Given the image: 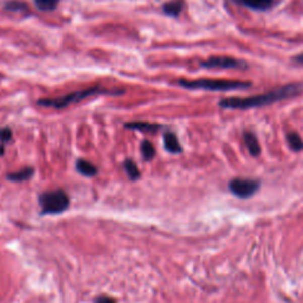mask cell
<instances>
[{
	"label": "cell",
	"instance_id": "6da1fadb",
	"mask_svg": "<svg viewBox=\"0 0 303 303\" xmlns=\"http://www.w3.org/2000/svg\"><path fill=\"white\" fill-rule=\"evenodd\" d=\"M302 86L301 84H289V86L282 87L280 89L269 91V93L257 95V96L251 97H229L224 98L219 102V105L225 109H250L268 105L275 102L285 100V98H290L297 96L301 94Z\"/></svg>",
	"mask_w": 303,
	"mask_h": 303
},
{
	"label": "cell",
	"instance_id": "7a4b0ae2",
	"mask_svg": "<svg viewBox=\"0 0 303 303\" xmlns=\"http://www.w3.org/2000/svg\"><path fill=\"white\" fill-rule=\"evenodd\" d=\"M179 84L187 89H203L211 91H230L247 89L251 86L249 82L232 81V80H196L186 81L180 80Z\"/></svg>",
	"mask_w": 303,
	"mask_h": 303
},
{
	"label": "cell",
	"instance_id": "3957f363",
	"mask_svg": "<svg viewBox=\"0 0 303 303\" xmlns=\"http://www.w3.org/2000/svg\"><path fill=\"white\" fill-rule=\"evenodd\" d=\"M43 214H58L64 212L69 206V198L60 190L44 192L39 197Z\"/></svg>",
	"mask_w": 303,
	"mask_h": 303
},
{
	"label": "cell",
	"instance_id": "277c9868",
	"mask_svg": "<svg viewBox=\"0 0 303 303\" xmlns=\"http://www.w3.org/2000/svg\"><path fill=\"white\" fill-rule=\"evenodd\" d=\"M102 93H108V91L102 90L100 88H91V89L77 91V93H71L68 94L63 97L54 98V100H40L38 103L40 105H45V107H53V108H64L67 105L71 103H76L80 102L88 96H91L94 94H102Z\"/></svg>",
	"mask_w": 303,
	"mask_h": 303
},
{
	"label": "cell",
	"instance_id": "5b68a950",
	"mask_svg": "<svg viewBox=\"0 0 303 303\" xmlns=\"http://www.w3.org/2000/svg\"><path fill=\"white\" fill-rule=\"evenodd\" d=\"M260 185L261 184L258 180L236 178L231 180L229 184V189L238 198L247 199L253 197L260 190Z\"/></svg>",
	"mask_w": 303,
	"mask_h": 303
},
{
	"label": "cell",
	"instance_id": "8992f818",
	"mask_svg": "<svg viewBox=\"0 0 303 303\" xmlns=\"http://www.w3.org/2000/svg\"><path fill=\"white\" fill-rule=\"evenodd\" d=\"M244 66L239 60L231 58V57H212L202 63L204 68H219V69H236Z\"/></svg>",
	"mask_w": 303,
	"mask_h": 303
},
{
	"label": "cell",
	"instance_id": "52a82bcc",
	"mask_svg": "<svg viewBox=\"0 0 303 303\" xmlns=\"http://www.w3.org/2000/svg\"><path fill=\"white\" fill-rule=\"evenodd\" d=\"M244 141L251 155L258 156L261 154V146L256 135L253 134L251 132H244Z\"/></svg>",
	"mask_w": 303,
	"mask_h": 303
},
{
	"label": "cell",
	"instance_id": "ba28073f",
	"mask_svg": "<svg viewBox=\"0 0 303 303\" xmlns=\"http://www.w3.org/2000/svg\"><path fill=\"white\" fill-rule=\"evenodd\" d=\"M234 2L240 3V4H243L244 6H248V8L253 10L264 11V10H268L269 8H271L274 0H234Z\"/></svg>",
	"mask_w": 303,
	"mask_h": 303
},
{
	"label": "cell",
	"instance_id": "9c48e42d",
	"mask_svg": "<svg viewBox=\"0 0 303 303\" xmlns=\"http://www.w3.org/2000/svg\"><path fill=\"white\" fill-rule=\"evenodd\" d=\"M163 142H165V148L169 153L176 154V153L181 152V146L179 144L178 138L173 133H166L165 138H163Z\"/></svg>",
	"mask_w": 303,
	"mask_h": 303
},
{
	"label": "cell",
	"instance_id": "30bf717a",
	"mask_svg": "<svg viewBox=\"0 0 303 303\" xmlns=\"http://www.w3.org/2000/svg\"><path fill=\"white\" fill-rule=\"evenodd\" d=\"M76 168L77 171L81 173V174L86 175V176H94L96 175L97 173V168L95 167L93 163H90L87 160H78L76 162Z\"/></svg>",
	"mask_w": 303,
	"mask_h": 303
},
{
	"label": "cell",
	"instance_id": "8fae6325",
	"mask_svg": "<svg viewBox=\"0 0 303 303\" xmlns=\"http://www.w3.org/2000/svg\"><path fill=\"white\" fill-rule=\"evenodd\" d=\"M183 6L184 4L181 0H173V2H169L163 5V12L171 17H178L180 12H181Z\"/></svg>",
	"mask_w": 303,
	"mask_h": 303
},
{
	"label": "cell",
	"instance_id": "7c38bea8",
	"mask_svg": "<svg viewBox=\"0 0 303 303\" xmlns=\"http://www.w3.org/2000/svg\"><path fill=\"white\" fill-rule=\"evenodd\" d=\"M33 175V169L30 167L23 168L18 172L15 173H10L8 174V179L12 180V181H24V180L30 179Z\"/></svg>",
	"mask_w": 303,
	"mask_h": 303
},
{
	"label": "cell",
	"instance_id": "4fadbf2b",
	"mask_svg": "<svg viewBox=\"0 0 303 303\" xmlns=\"http://www.w3.org/2000/svg\"><path fill=\"white\" fill-rule=\"evenodd\" d=\"M287 140L292 151L299 152L303 149V140L297 133H289L287 135Z\"/></svg>",
	"mask_w": 303,
	"mask_h": 303
},
{
	"label": "cell",
	"instance_id": "5bb4252c",
	"mask_svg": "<svg viewBox=\"0 0 303 303\" xmlns=\"http://www.w3.org/2000/svg\"><path fill=\"white\" fill-rule=\"evenodd\" d=\"M126 127L129 129H138L142 132H155L159 129V126L146 124V122H131V124H126Z\"/></svg>",
	"mask_w": 303,
	"mask_h": 303
},
{
	"label": "cell",
	"instance_id": "9a60e30c",
	"mask_svg": "<svg viewBox=\"0 0 303 303\" xmlns=\"http://www.w3.org/2000/svg\"><path fill=\"white\" fill-rule=\"evenodd\" d=\"M124 166L129 179L136 180L140 176V171L138 169V166L135 165L134 161H132V160H126Z\"/></svg>",
	"mask_w": 303,
	"mask_h": 303
},
{
	"label": "cell",
	"instance_id": "2e32d148",
	"mask_svg": "<svg viewBox=\"0 0 303 303\" xmlns=\"http://www.w3.org/2000/svg\"><path fill=\"white\" fill-rule=\"evenodd\" d=\"M59 0H35V4L40 11H53L58 6Z\"/></svg>",
	"mask_w": 303,
	"mask_h": 303
},
{
	"label": "cell",
	"instance_id": "e0dca14e",
	"mask_svg": "<svg viewBox=\"0 0 303 303\" xmlns=\"http://www.w3.org/2000/svg\"><path fill=\"white\" fill-rule=\"evenodd\" d=\"M141 153L145 160H152L155 156V149L149 141H144L141 144Z\"/></svg>",
	"mask_w": 303,
	"mask_h": 303
},
{
	"label": "cell",
	"instance_id": "ac0fdd59",
	"mask_svg": "<svg viewBox=\"0 0 303 303\" xmlns=\"http://www.w3.org/2000/svg\"><path fill=\"white\" fill-rule=\"evenodd\" d=\"M5 9L8 10V11L12 12H23L26 11L27 6L22 2H17V0H15V2H9L8 4L5 5Z\"/></svg>",
	"mask_w": 303,
	"mask_h": 303
},
{
	"label": "cell",
	"instance_id": "d6986e66",
	"mask_svg": "<svg viewBox=\"0 0 303 303\" xmlns=\"http://www.w3.org/2000/svg\"><path fill=\"white\" fill-rule=\"evenodd\" d=\"M11 136H12V133L9 128H3L2 131H0V140L3 142L9 141L10 139H11Z\"/></svg>",
	"mask_w": 303,
	"mask_h": 303
},
{
	"label": "cell",
	"instance_id": "ffe728a7",
	"mask_svg": "<svg viewBox=\"0 0 303 303\" xmlns=\"http://www.w3.org/2000/svg\"><path fill=\"white\" fill-rule=\"evenodd\" d=\"M95 303H116V301L110 297H104V296H101V297H97L95 299Z\"/></svg>",
	"mask_w": 303,
	"mask_h": 303
},
{
	"label": "cell",
	"instance_id": "44dd1931",
	"mask_svg": "<svg viewBox=\"0 0 303 303\" xmlns=\"http://www.w3.org/2000/svg\"><path fill=\"white\" fill-rule=\"evenodd\" d=\"M295 60H296V62H297V63L303 64V54H299V56L296 57Z\"/></svg>",
	"mask_w": 303,
	"mask_h": 303
}]
</instances>
